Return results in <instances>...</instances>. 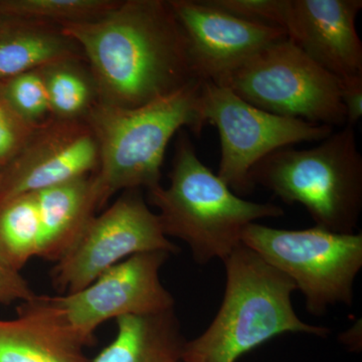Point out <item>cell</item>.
I'll return each instance as SVG.
<instances>
[{
  "instance_id": "obj_1",
  "label": "cell",
  "mask_w": 362,
  "mask_h": 362,
  "mask_svg": "<svg viewBox=\"0 0 362 362\" xmlns=\"http://www.w3.org/2000/svg\"><path fill=\"white\" fill-rule=\"evenodd\" d=\"M61 28L82 51L99 103L137 108L197 80L169 0H120L101 18Z\"/></svg>"
},
{
  "instance_id": "obj_2",
  "label": "cell",
  "mask_w": 362,
  "mask_h": 362,
  "mask_svg": "<svg viewBox=\"0 0 362 362\" xmlns=\"http://www.w3.org/2000/svg\"><path fill=\"white\" fill-rule=\"evenodd\" d=\"M220 309L199 337L188 340L181 362H235L285 333L326 338L330 328L302 321L292 304L291 279L240 244L225 259Z\"/></svg>"
},
{
  "instance_id": "obj_3",
  "label": "cell",
  "mask_w": 362,
  "mask_h": 362,
  "mask_svg": "<svg viewBox=\"0 0 362 362\" xmlns=\"http://www.w3.org/2000/svg\"><path fill=\"white\" fill-rule=\"evenodd\" d=\"M168 177V187L159 185L147 190L148 202L158 209L164 235L185 242L199 265L223 261L242 244V233L250 223L285 214L277 204L249 202L235 194L202 163L185 130L176 139Z\"/></svg>"
},
{
  "instance_id": "obj_4",
  "label": "cell",
  "mask_w": 362,
  "mask_h": 362,
  "mask_svg": "<svg viewBox=\"0 0 362 362\" xmlns=\"http://www.w3.org/2000/svg\"><path fill=\"white\" fill-rule=\"evenodd\" d=\"M202 81L194 82L133 109L97 102L84 120L99 144L100 162L94 173L102 204L116 192L149 190L160 185L161 168L171 138L183 127L199 135Z\"/></svg>"
},
{
  "instance_id": "obj_5",
  "label": "cell",
  "mask_w": 362,
  "mask_h": 362,
  "mask_svg": "<svg viewBox=\"0 0 362 362\" xmlns=\"http://www.w3.org/2000/svg\"><path fill=\"white\" fill-rule=\"evenodd\" d=\"M255 187L284 204H302L314 226L356 233L362 211V156L354 128L345 125L312 148L284 147L259 160L250 173Z\"/></svg>"
},
{
  "instance_id": "obj_6",
  "label": "cell",
  "mask_w": 362,
  "mask_h": 362,
  "mask_svg": "<svg viewBox=\"0 0 362 362\" xmlns=\"http://www.w3.org/2000/svg\"><path fill=\"white\" fill-rule=\"evenodd\" d=\"M242 243L291 279L311 315H325L337 305L352 306L362 268L361 232L338 233L317 226L281 230L252 223L245 228Z\"/></svg>"
},
{
  "instance_id": "obj_7",
  "label": "cell",
  "mask_w": 362,
  "mask_h": 362,
  "mask_svg": "<svg viewBox=\"0 0 362 362\" xmlns=\"http://www.w3.org/2000/svg\"><path fill=\"white\" fill-rule=\"evenodd\" d=\"M218 85L275 115L332 128L346 125L339 80L288 37L255 54Z\"/></svg>"
},
{
  "instance_id": "obj_8",
  "label": "cell",
  "mask_w": 362,
  "mask_h": 362,
  "mask_svg": "<svg viewBox=\"0 0 362 362\" xmlns=\"http://www.w3.org/2000/svg\"><path fill=\"white\" fill-rule=\"evenodd\" d=\"M199 116L202 126L218 128L221 161L216 175L239 197L255 190L250 173L276 150L302 142L322 141L334 128L279 116L257 108L225 86L202 82Z\"/></svg>"
},
{
  "instance_id": "obj_9",
  "label": "cell",
  "mask_w": 362,
  "mask_h": 362,
  "mask_svg": "<svg viewBox=\"0 0 362 362\" xmlns=\"http://www.w3.org/2000/svg\"><path fill=\"white\" fill-rule=\"evenodd\" d=\"M170 255L162 251L134 255L77 292L37 295V300L86 346L93 342L97 328L111 319L175 309V298L160 280L161 268Z\"/></svg>"
},
{
  "instance_id": "obj_10",
  "label": "cell",
  "mask_w": 362,
  "mask_h": 362,
  "mask_svg": "<svg viewBox=\"0 0 362 362\" xmlns=\"http://www.w3.org/2000/svg\"><path fill=\"white\" fill-rule=\"evenodd\" d=\"M176 254L180 249L164 235L158 214L142 189L125 190L103 214L95 216L52 271V285L71 294L90 284L112 267L148 252Z\"/></svg>"
},
{
  "instance_id": "obj_11",
  "label": "cell",
  "mask_w": 362,
  "mask_h": 362,
  "mask_svg": "<svg viewBox=\"0 0 362 362\" xmlns=\"http://www.w3.org/2000/svg\"><path fill=\"white\" fill-rule=\"evenodd\" d=\"M185 40L195 78L218 84L266 47L287 39L281 26L252 21L207 0H169Z\"/></svg>"
},
{
  "instance_id": "obj_12",
  "label": "cell",
  "mask_w": 362,
  "mask_h": 362,
  "mask_svg": "<svg viewBox=\"0 0 362 362\" xmlns=\"http://www.w3.org/2000/svg\"><path fill=\"white\" fill-rule=\"evenodd\" d=\"M99 162V144L89 124L51 119L0 170V204L96 173Z\"/></svg>"
},
{
  "instance_id": "obj_13",
  "label": "cell",
  "mask_w": 362,
  "mask_h": 362,
  "mask_svg": "<svg viewBox=\"0 0 362 362\" xmlns=\"http://www.w3.org/2000/svg\"><path fill=\"white\" fill-rule=\"evenodd\" d=\"M361 0H288L284 30L324 70L343 81L362 77L356 21Z\"/></svg>"
},
{
  "instance_id": "obj_14",
  "label": "cell",
  "mask_w": 362,
  "mask_h": 362,
  "mask_svg": "<svg viewBox=\"0 0 362 362\" xmlns=\"http://www.w3.org/2000/svg\"><path fill=\"white\" fill-rule=\"evenodd\" d=\"M40 258L57 263L75 244L102 204L95 175L35 192Z\"/></svg>"
},
{
  "instance_id": "obj_15",
  "label": "cell",
  "mask_w": 362,
  "mask_h": 362,
  "mask_svg": "<svg viewBox=\"0 0 362 362\" xmlns=\"http://www.w3.org/2000/svg\"><path fill=\"white\" fill-rule=\"evenodd\" d=\"M83 345L35 299L18 317L0 320V362H90Z\"/></svg>"
},
{
  "instance_id": "obj_16",
  "label": "cell",
  "mask_w": 362,
  "mask_h": 362,
  "mask_svg": "<svg viewBox=\"0 0 362 362\" xmlns=\"http://www.w3.org/2000/svg\"><path fill=\"white\" fill-rule=\"evenodd\" d=\"M70 59L85 58L61 25L0 16V82Z\"/></svg>"
},
{
  "instance_id": "obj_17",
  "label": "cell",
  "mask_w": 362,
  "mask_h": 362,
  "mask_svg": "<svg viewBox=\"0 0 362 362\" xmlns=\"http://www.w3.org/2000/svg\"><path fill=\"white\" fill-rule=\"evenodd\" d=\"M116 323V337L90 362H181L187 340L175 309Z\"/></svg>"
},
{
  "instance_id": "obj_18",
  "label": "cell",
  "mask_w": 362,
  "mask_h": 362,
  "mask_svg": "<svg viewBox=\"0 0 362 362\" xmlns=\"http://www.w3.org/2000/svg\"><path fill=\"white\" fill-rule=\"evenodd\" d=\"M40 226L35 192L0 204V263L21 273L39 256Z\"/></svg>"
},
{
  "instance_id": "obj_19",
  "label": "cell",
  "mask_w": 362,
  "mask_h": 362,
  "mask_svg": "<svg viewBox=\"0 0 362 362\" xmlns=\"http://www.w3.org/2000/svg\"><path fill=\"white\" fill-rule=\"evenodd\" d=\"M52 119L84 120L98 102L96 84L85 59L42 68Z\"/></svg>"
},
{
  "instance_id": "obj_20",
  "label": "cell",
  "mask_w": 362,
  "mask_h": 362,
  "mask_svg": "<svg viewBox=\"0 0 362 362\" xmlns=\"http://www.w3.org/2000/svg\"><path fill=\"white\" fill-rule=\"evenodd\" d=\"M120 0H2L0 16L33 18L61 25L101 18Z\"/></svg>"
},
{
  "instance_id": "obj_21",
  "label": "cell",
  "mask_w": 362,
  "mask_h": 362,
  "mask_svg": "<svg viewBox=\"0 0 362 362\" xmlns=\"http://www.w3.org/2000/svg\"><path fill=\"white\" fill-rule=\"evenodd\" d=\"M0 95L16 115L33 127L52 119L42 68L2 81Z\"/></svg>"
},
{
  "instance_id": "obj_22",
  "label": "cell",
  "mask_w": 362,
  "mask_h": 362,
  "mask_svg": "<svg viewBox=\"0 0 362 362\" xmlns=\"http://www.w3.org/2000/svg\"><path fill=\"white\" fill-rule=\"evenodd\" d=\"M37 128L16 115L0 95V170L16 158Z\"/></svg>"
},
{
  "instance_id": "obj_23",
  "label": "cell",
  "mask_w": 362,
  "mask_h": 362,
  "mask_svg": "<svg viewBox=\"0 0 362 362\" xmlns=\"http://www.w3.org/2000/svg\"><path fill=\"white\" fill-rule=\"evenodd\" d=\"M226 13L284 28L288 0H207Z\"/></svg>"
},
{
  "instance_id": "obj_24",
  "label": "cell",
  "mask_w": 362,
  "mask_h": 362,
  "mask_svg": "<svg viewBox=\"0 0 362 362\" xmlns=\"http://www.w3.org/2000/svg\"><path fill=\"white\" fill-rule=\"evenodd\" d=\"M30 286L21 273L0 263V305L28 301L35 296Z\"/></svg>"
},
{
  "instance_id": "obj_25",
  "label": "cell",
  "mask_w": 362,
  "mask_h": 362,
  "mask_svg": "<svg viewBox=\"0 0 362 362\" xmlns=\"http://www.w3.org/2000/svg\"><path fill=\"white\" fill-rule=\"evenodd\" d=\"M346 125L354 127L362 116V77L339 81Z\"/></svg>"
},
{
  "instance_id": "obj_26",
  "label": "cell",
  "mask_w": 362,
  "mask_h": 362,
  "mask_svg": "<svg viewBox=\"0 0 362 362\" xmlns=\"http://www.w3.org/2000/svg\"><path fill=\"white\" fill-rule=\"evenodd\" d=\"M362 328L361 320H357L354 325L349 329L339 335V340L341 344L347 347V349L352 352H359L362 347Z\"/></svg>"
}]
</instances>
